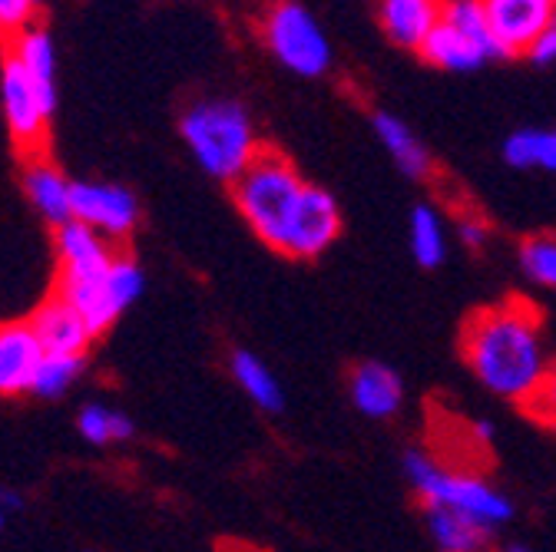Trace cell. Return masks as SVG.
Here are the masks:
<instances>
[{
	"mask_svg": "<svg viewBox=\"0 0 556 552\" xmlns=\"http://www.w3.org/2000/svg\"><path fill=\"white\" fill-rule=\"evenodd\" d=\"M84 374V358H66V355H47L43 364L37 368V377H34V387L30 394L43 397V400H53V397H63L74 381Z\"/></svg>",
	"mask_w": 556,
	"mask_h": 552,
	"instance_id": "obj_26",
	"label": "cell"
},
{
	"mask_svg": "<svg viewBox=\"0 0 556 552\" xmlns=\"http://www.w3.org/2000/svg\"><path fill=\"white\" fill-rule=\"evenodd\" d=\"M504 163L514 169L556 172V129H517L504 140Z\"/></svg>",
	"mask_w": 556,
	"mask_h": 552,
	"instance_id": "obj_22",
	"label": "cell"
},
{
	"mask_svg": "<svg viewBox=\"0 0 556 552\" xmlns=\"http://www.w3.org/2000/svg\"><path fill=\"white\" fill-rule=\"evenodd\" d=\"M74 219L106 242H123L139 222V202L116 182H74Z\"/></svg>",
	"mask_w": 556,
	"mask_h": 552,
	"instance_id": "obj_8",
	"label": "cell"
},
{
	"mask_svg": "<svg viewBox=\"0 0 556 552\" xmlns=\"http://www.w3.org/2000/svg\"><path fill=\"white\" fill-rule=\"evenodd\" d=\"M143 288H147V274L136 265V258L116 255L110 268L97 274H56L53 295L74 305L100 337L132 301H139Z\"/></svg>",
	"mask_w": 556,
	"mask_h": 552,
	"instance_id": "obj_5",
	"label": "cell"
},
{
	"mask_svg": "<svg viewBox=\"0 0 556 552\" xmlns=\"http://www.w3.org/2000/svg\"><path fill=\"white\" fill-rule=\"evenodd\" d=\"M348 397L368 421H391L404 407V377L384 361H362L348 374Z\"/></svg>",
	"mask_w": 556,
	"mask_h": 552,
	"instance_id": "obj_11",
	"label": "cell"
},
{
	"mask_svg": "<svg viewBox=\"0 0 556 552\" xmlns=\"http://www.w3.org/2000/svg\"><path fill=\"white\" fill-rule=\"evenodd\" d=\"M24 192L34 202V209L50 226H66L74 219V182H70L43 153L27 156L24 163Z\"/></svg>",
	"mask_w": 556,
	"mask_h": 552,
	"instance_id": "obj_13",
	"label": "cell"
},
{
	"mask_svg": "<svg viewBox=\"0 0 556 552\" xmlns=\"http://www.w3.org/2000/svg\"><path fill=\"white\" fill-rule=\"evenodd\" d=\"M425 523H428V536L434 542L438 552H486L494 542V529L483 526L464 513H451V510H425Z\"/></svg>",
	"mask_w": 556,
	"mask_h": 552,
	"instance_id": "obj_19",
	"label": "cell"
},
{
	"mask_svg": "<svg viewBox=\"0 0 556 552\" xmlns=\"http://www.w3.org/2000/svg\"><path fill=\"white\" fill-rule=\"evenodd\" d=\"M417 53H421L431 66L447 70V74H470V70H477V66H483L486 60H494L483 43H477L473 37L460 34L457 27H451L444 21L431 30V37L425 40V47Z\"/></svg>",
	"mask_w": 556,
	"mask_h": 552,
	"instance_id": "obj_17",
	"label": "cell"
},
{
	"mask_svg": "<svg viewBox=\"0 0 556 552\" xmlns=\"http://www.w3.org/2000/svg\"><path fill=\"white\" fill-rule=\"evenodd\" d=\"M497 552H533L530 545H504V549H497Z\"/></svg>",
	"mask_w": 556,
	"mask_h": 552,
	"instance_id": "obj_31",
	"label": "cell"
},
{
	"mask_svg": "<svg viewBox=\"0 0 556 552\" xmlns=\"http://www.w3.org/2000/svg\"><path fill=\"white\" fill-rule=\"evenodd\" d=\"M523 56H530L533 63H540V66H546V63H556V27L549 24L530 47H527V53Z\"/></svg>",
	"mask_w": 556,
	"mask_h": 552,
	"instance_id": "obj_30",
	"label": "cell"
},
{
	"mask_svg": "<svg viewBox=\"0 0 556 552\" xmlns=\"http://www.w3.org/2000/svg\"><path fill=\"white\" fill-rule=\"evenodd\" d=\"M8 53L24 66V74L43 97V103L50 110H56V47H53L50 34L43 27H30L11 40Z\"/></svg>",
	"mask_w": 556,
	"mask_h": 552,
	"instance_id": "obj_18",
	"label": "cell"
},
{
	"mask_svg": "<svg viewBox=\"0 0 556 552\" xmlns=\"http://www.w3.org/2000/svg\"><path fill=\"white\" fill-rule=\"evenodd\" d=\"M229 371H232L236 384L242 387V394H245L258 410L278 413V410L286 407V390H282V384H278V377L271 374V368H268L258 355L242 351V348L232 351Z\"/></svg>",
	"mask_w": 556,
	"mask_h": 552,
	"instance_id": "obj_21",
	"label": "cell"
},
{
	"mask_svg": "<svg viewBox=\"0 0 556 552\" xmlns=\"http://www.w3.org/2000/svg\"><path fill=\"white\" fill-rule=\"evenodd\" d=\"M401 470L410 483V490L417 500L434 510H451L464 513L483 526H491L494 532L514 519V503L504 490H497L491 479L477 470L467 466H451L441 463L431 450L410 447L401 457Z\"/></svg>",
	"mask_w": 556,
	"mask_h": 552,
	"instance_id": "obj_3",
	"label": "cell"
},
{
	"mask_svg": "<svg viewBox=\"0 0 556 552\" xmlns=\"http://www.w3.org/2000/svg\"><path fill=\"white\" fill-rule=\"evenodd\" d=\"M444 24L457 27L460 34L473 37L477 43H483L486 50H491L494 60H504L491 27H486V17H483V8H480V0H444V14H441Z\"/></svg>",
	"mask_w": 556,
	"mask_h": 552,
	"instance_id": "obj_25",
	"label": "cell"
},
{
	"mask_svg": "<svg viewBox=\"0 0 556 552\" xmlns=\"http://www.w3.org/2000/svg\"><path fill=\"white\" fill-rule=\"evenodd\" d=\"M520 410L527 413L533 424H540V427H546V431L556 434V361L546 368L540 387L530 394V400Z\"/></svg>",
	"mask_w": 556,
	"mask_h": 552,
	"instance_id": "obj_27",
	"label": "cell"
},
{
	"mask_svg": "<svg viewBox=\"0 0 556 552\" xmlns=\"http://www.w3.org/2000/svg\"><path fill=\"white\" fill-rule=\"evenodd\" d=\"M0 100H4V116L14 146L27 156H40L47 150V123L53 110L43 103L24 66L8 53L0 63Z\"/></svg>",
	"mask_w": 556,
	"mask_h": 552,
	"instance_id": "obj_7",
	"label": "cell"
},
{
	"mask_svg": "<svg viewBox=\"0 0 556 552\" xmlns=\"http://www.w3.org/2000/svg\"><path fill=\"white\" fill-rule=\"evenodd\" d=\"M34 0H0V34L8 40L21 37L24 30L34 27Z\"/></svg>",
	"mask_w": 556,
	"mask_h": 552,
	"instance_id": "obj_28",
	"label": "cell"
},
{
	"mask_svg": "<svg viewBox=\"0 0 556 552\" xmlns=\"http://www.w3.org/2000/svg\"><path fill=\"white\" fill-rule=\"evenodd\" d=\"M34 4H40V0H34Z\"/></svg>",
	"mask_w": 556,
	"mask_h": 552,
	"instance_id": "obj_34",
	"label": "cell"
},
{
	"mask_svg": "<svg viewBox=\"0 0 556 552\" xmlns=\"http://www.w3.org/2000/svg\"><path fill=\"white\" fill-rule=\"evenodd\" d=\"M56 258H60L56 274H97L110 268L116 252L100 232L87 229L77 219H70L66 226L56 229Z\"/></svg>",
	"mask_w": 556,
	"mask_h": 552,
	"instance_id": "obj_16",
	"label": "cell"
},
{
	"mask_svg": "<svg viewBox=\"0 0 556 552\" xmlns=\"http://www.w3.org/2000/svg\"><path fill=\"white\" fill-rule=\"evenodd\" d=\"M4 519H8V510H4V506H0V529H4Z\"/></svg>",
	"mask_w": 556,
	"mask_h": 552,
	"instance_id": "obj_32",
	"label": "cell"
},
{
	"mask_svg": "<svg viewBox=\"0 0 556 552\" xmlns=\"http://www.w3.org/2000/svg\"><path fill=\"white\" fill-rule=\"evenodd\" d=\"M480 8L504 56H523L553 24V0H480Z\"/></svg>",
	"mask_w": 556,
	"mask_h": 552,
	"instance_id": "obj_9",
	"label": "cell"
},
{
	"mask_svg": "<svg viewBox=\"0 0 556 552\" xmlns=\"http://www.w3.org/2000/svg\"><path fill=\"white\" fill-rule=\"evenodd\" d=\"M262 40L268 53L295 77L315 80L331 66V43L308 8L299 0H275L262 17Z\"/></svg>",
	"mask_w": 556,
	"mask_h": 552,
	"instance_id": "obj_6",
	"label": "cell"
},
{
	"mask_svg": "<svg viewBox=\"0 0 556 552\" xmlns=\"http://www.w3.org/2000/svg\"><path fill=\"white\" fill-rule=\"evenodd\" d=\"M27 321H30V328H34V334L43 344L47 355L87 358L90 344L97 341V334L87 324V318L70 301H63L60 295H50Z\"/></svg>",
	"mask_w": 556,
	"mask_h": 552,
	"instance_id": "obj_10",
	"label": "cell"
},
{
	"mask_svg": "<svg viewBox=\"0 0 556 552\" xmlns=\"http://www.w3.org/2000/svg\"><path fill=\"white\" fill-rule=\"evenodd\" d=\"M441 14L444 0H378V21L388 40L414 53L441 24Z\"/></svg>",
	"mask_w": 556,
	"mask_h": 552,
	"instance_id": "obj_14",
	"label": "cell"
},
{
	"mask_svg": "<svg viewBox=\"0 0 556 552\" xmlns=\"http://www.w3.org/2000/svg\"><path fill=\"white\" fill-rule=\"evenodd\" d=\"M371 129H375V136L381 140V146L388 150V156L394 159V166L407 179L425 182V179L434 176V159H431L428 146L417 140L414 129L401 116H394V113H375L371 116Z\"/></svg>",
	"mask_w": 556,
	"mask_h": 552,
	"instance_id": "obj_15",
	"label": "cell"
},
{
	"mask_svg": "<svg viewBox=\"0 0 556 552\" xmlns=\"http://www.w3.org/2000/svg\"><path fill=\"white\" fill-rule=\"evenodd\" d=\"M454 232H457V242L470 252H480L486 242H491V226H486L477 213H460L454 222Z\"/></svg>",
	"mask_w": 556,
	"mask_h": 552,
	"instance_id": "obj_29",
	"label": "cell"
},
{
	"mask_svg": "<svg viewBox=\"0 0 556 552\" xmlns=\"http://www.w3.org/2000/svg\"><path fill=\"white\" fill-rule=\"evenodd\" d=\"M77 431L87 444L106 447V444H123L136 434V424L126 418L123 410H113L106 403H87L77 418Z\"/></svg>",
	"mask_w": 556,
	"mask_h": 552,
	"instance_id": "obj_23",
	"label": "cell"
},
{
	"mask_svg": "<svg viewBox=\"0 0 556 552\" xmlns=\"http://www.w3.org/2000/svg\"><path fill=\"white\" fill-rule=\"evenodd\" d=\"M517 261L527 282L556 292V235L549 232L527 235L517 248Z\"/></svg>",
	"mask_w": 556,
	"mask_h": 552,
	"instance_id": "obj_24",
	"label": "cell"
},
{
	"mask_svg": "<svg viewBox=\"0 0 556 552\" xmlns=\"http://www.w3.org/2000/svg\"><path fill=\"white\" fill-rule=\"evenodd\" d=\"M460 358L486 394L523 407L553 364L540 308L510 295L470 311L460 324Z\"/></svg>",
	"mask_w": 556,
	"mask_h": 552,
	"instance_id": "obj_1",
	"label": "cell"
},
{
	"mask_svg": "<svg viewBox=\"0 0 556 552\" xmlns=\"http://www.w3.org/2000/svg\"><path fill=\"white\" fill-rule=\"evenodd\" d=\"M229 189L239 216L255 232V239L289 258L312 189V182L295 169V163L282 150L262 146L252 166Z\"/></svg>",
	"mask_w": 556,
	"mask_h": 552,
	"instance_id": "obj_2",
	"label": "cell"
},
{
	"mask_svg": "<svg viewBox=\"0 0 556 552\" xmlns=\"http://www.w3.org/2000/svg\"><path fill=\"white\" fill-rule=\"evenodd\" d=\"M410 255L421 268H441L447 261V222L431 202H417L407 222Z\"/></svg>",
	"mask_w": 556,
	"mask_h": 552,
	"instance_id": "obj_20",
	"label": "cell"
},
{
	"mask_svg": "<svg viewBox=\"0 0 556 552\" xmlns=\"http://www.w3.org/2000/svg\"><path fill=\"white\" fill-rule=\"evenodd\" d=\"M47 351L37 341L30 321H4L0 324V397L30 394L37 368Z\"/></svg>",
	"mask_w": 556,
	"mask_h": 552,
	"instance_id": "obj_12",
	"label": "cell"
},
{
	"mask_svg": "<svg viewBox=\"0 0 556 552\" xmlns=\"http://www.w3.org/2000/svg\"><path fill=\"white\" fill-rule=\"evenodd\" d=\"M553 27H556V0H553Z\"/></svg>",
	"mask_w": 556,
	"mask_h": 552,
	"instance_id": "obj_33",
	"label": "cell"
},
{
	"mask_svg": "<svg viewBox=\"0 0 556 552\" xmlns=\"http://www.w3.org/2000/svg\"><path fill=\"white\" fill-rule=\"evenodd\" d=\"M179 132L199 169L226 185H232L262 150L255 123L239 100L192 103L179 119Z\"/></svg>",
	"mask_w": 556,
	"mask_h": 552,
	"instance_id": "obj_4",
	"label": "cell"
}]
</instances>
